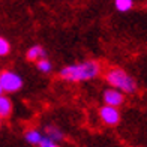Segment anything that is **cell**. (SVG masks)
I'll return each mask as SVG.
<instances>
[{
  "label": "cell",
  "mask_w": 147,
  "mask_h": 147,
  "mask_svg": "<svg viewBox=\"0 0 147 147\" xmlns=\"http://www.w3.org/2000/svg\"><path fill=\"white\" fill-rule=\"evenodd\" d=\"M44 57H47V51L44 50L42 45H32L26 53V59L29 62H38L39 59H44Z\"/></svg>",
  "instance_id": "7"
},
{
  "label": "cell",
  "mask_w": 147,
  "mask_h": 147,
  "mask_svg": "<svg viewBox=\"0 0 147 147\" xmlns=\"http://www.w3.org/2000/svg\"><path fill=\"white\" fill-rule=\"evenodd\" d=\"M45 135L47 137H50L51 140H54L56 143H60V141H63V132L60 131V128H57V126L54 125H48V126H45Z\"/></svg>",
  "instance_id": "9"
},
{
  "label": "cell",
  "mask_w": 147,
  "mask_h": 147,
  "mask_svg": "<svg viewBox=\"0 0 147 147\" xmlns=\"http://www.w3.org/2000/svg\"><path fill=\"white\" fill-rule=\"evenodd\" d=\"M59 143H56L54 140H51L50 137H47L44 135L42 140H41V143H39V147H57Z\"/></svg>",
  "instance_id": "13"
},
{
  "label": "cell",
  "mask_w": 147,
  "mask_h": 147,
  "mask_svg": "<svg viewBox=\"0 0 147 147\" xmlns=\"http://www.w3.org/2000/svg\"><path fill=\"white\" fill-rule=\"evenodd\" d=\"M0 84L5 93H17L18 90H21L23 87V78L20 74H17L15 71H2L0 72Z\"/></svg>",
  "instance_id": "3"
},
{
  "label": "cell",
  "mask_w": 147,
  "mask_h": 147,
  "mask_svg": "<svg viewBox=\"0 0 147 147\" xmlns=\"http://www.w3.org/2000/svg\"><path fill=\"white\" fill-rule=\"evenodd\" d=\"M11 53V44L6 38L0 36V57H5Z\"/></svg>",
  "instance_id": "12"
},
{
  "label": "cell",
  "mask_w": 147,
  "mask_h": 147,
  "mask_svg": "<svg viewBox=\"0 0 147 147\" xmlns=\"http://www.w3.org/2000/svg\"><path fill=\"white\" fill-rule=\"evenodd\" d=\"M3 93H5V92H3V89H2V84H0V95H3Z\"/></svg>",
  "instance_id": "14"
},
{
  "label": "cell",
  "mask_w": 147,
  "mask_h": 147,
  "mask_svg": "<svg viewBox=\"0 0 147 147\" xmlns=\"http://www.w3.org/2000/svg\"><path fill=\"white\" fill-rule=\"evenodd\" d=\"M146 8H147V2H146Z\"/></svg>",
  "instance_id": "16"
},
{
  "label": "cell",
  "mask_w": 147,
  "mask_h": 147,
  "mask_svg": "<svg viewBox=\"0 0 147 147\" xmlns=\"http://www.w3.org/2000/svg\"><path fill=\"white\" fill-rule=\"evenodd\" d=\"M12 110H14V104H12L11 98L6 96L5 93L0 95V117L8 119L12 114Z\"/></svg>",
  "instance_id": "6"
},
{
  "label": "cell",
  "mask_w": 147,
  "mask_h": 147,
  "mask_svg": "<svg viewBox=\"0 0 147 147\" xmlns=\"http://www.w3.org/2000/svg\"><path fill=\"white\" fill-rule=\"evenodd\" d=\"M102 68L96 60H84L80 63H72L60 69L59 77L69 83H81L90 81L101 74Z\"/></svg>",
  "instance_id": "1"
},
{
  "label": "cell",
  "mask_w": 147,
  "mask_h": 147,
  "mask_svg": "<svg viewBox=\"0 0 147 147\" xmlns=\"http://www.w3.org/2000/svg\"><path fill=\"white\" fill-rule=\"evenodd\" d=\"M99 119L102 120V123L107 126H117L122 120V114L117 107L113 105H107L104 104L101 108H99Z\"/></svg>",
  "instance_id": "4"
},
{
  "label": "cell",
  "mask_w": 147,
  "mask_h": 147,
  "mask_svg": "<svg viewBox=\"0 0 147 147\" xmlns=\"http://www.w3.org/2000/svg\"><path fill=\"white\" fill-rule=\"evenodd\" d=\"M42 137H44V134L39 129H36V128H30V129L26 131V134H24L26 143H29L30 146H39Z\"/></svg>",
  "instance_id": "8"
},
{
  "label": "cell",
  "mask_w": 147,
  "mask_h": 147,
  "mask_svg": "<svg viewBox=\"0 0 147 147\" xmlns=\"http://www.w3.org/2000/svg\"><path fill=\"white\" fill-rule=\"evenodd\" d=\"M36 68H38L39 72H42V74H50L53 71V63L47 57H44V59H39L36 62Z\"/></svg>",
  "instance_id": "10"
},
{
  "label": "cell",
  "mask_w": 147,
  "mask_h": 147,
  "mask_svg": "<svg viewBox=\"0 0 147 147\" xmlns=\"http://www.w3.org/2000/svg\"><path fill=\"white\" fill-rule=\"evenodd\" d=\"M0 128H2V117H0Z\"/></svg>",
  "instance_id": "15"
},
{
  "label": "cell",
  "mask_w": 147,
  "mask_h": 147,
  "mask_svg": "<svg viewBox=\"0 0 147 147\" xmlns=\"http://www.w3.org/2000/svg\"><path fill=\"white\" fill-rule=\"evenodd\" d=\"M102 99H104V104L107 105H113V107H122L125 104V93L120 92L119 89H114V87H110L105 89L104 93H102Z\"/></svg>",
  "instance_id": "5"
},
{
  "label": "cell",
  "mask_w": 147,
  "mask_h": 147,
  "mask_svg": "<svg viewBox=\"0 0 147 147\" xmlns=\"http://www.w3.org/2000/svg\"><path fill=\"white\" fill-rule=\"evenodd\" d=\"M114 6L119 12H129L134 8V0H114Z\"/></svg>",
  "instance_id": "11"
},
{
  "label": "cell",
  "mask_w": 147,
  "mask_h": 147,
  "mask_svg": "<svg viewBox=\"0 0 147 147\" xmlns=\"http://www.w3.org/2000/svg\"><path fill=\"white\" fill-rule=\"evenodd\" d=\"M105 81L108 86L114 89H119L125 95H132L138 89L135 78L131 77L128 72L122 68H110L105 72Z\"/></svg>",
  "instance_id": "2"
}]
</instances>
